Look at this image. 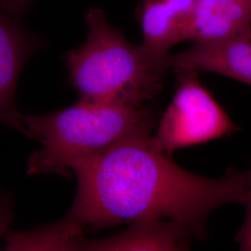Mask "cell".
<instances>
[{"label": "cell", "mask_w": 251, "mask_h": 251, "mask_svg": "<svg viewBox=\"0 0 251 251\" xmlns=\"http://www.w3.org/2000/svg\"><path fill=\"white\" fill-rule=\"evenodd\" d=\"M34 0H0V9L21 18L33 4Z\"/></svg>", "instance_id": "7c38bea8"}, {"label": "cell", "mask_w": 251, "mask_h": 251, "mask_svg": "<svg viewBox=\"0 0 251 251\" xmlns=\"http://www.w3.org/2000/svg\"><path fill=\"white\" fill-rule=\"evenodd\" d=\"M198 0H139L136 15L141 25L146 57L163 72L170 68V50L187 40Z\"/></svg>", "instance_id": "8992f818"}, {"label": "cell", "mask_w": 251, "mask_h": 251, "mask_svg": "<svg viewBox=\"0 0 251 251\" xmlns=\"http://www.w3.org/2000/svg\"><path fill=\"white\" fill-rule=\"evenodd\" d=\"M77 192L56 225L71 235L138 221L168 218L196 237L206 218L228 203L244 204L249 171L229 169L208 179L184 171L170 158L151 131L128 135L73 162Z\"/></svg>", "instance_id": "6da1fadb"}, {"label": "cell", "mask_w": 251, "mask_h": 251, "mask_svg": "<svg viewBox=\"0 0 251 251\" xmlns=\"http://www.w3.org/2000/svg\"><path fill=\"white\" fill-rule=\"evenodd\" d=\"M155 116L141 107L89 105L79 101L47 115L24 114L27 137L41 144V148L30 155L26 173L69 178L73 162L128 135L152 131Z\"/></svg>", "instance_id": "3957f363"}, {"label": "cell", "mask_w": 251, "mask_h": 251, "mask_svg": "<svg viewBox=\"0 0 251 251\" xmlns=\"http://www.w3.org/2000/svg\"><path fill=\"white\" fill-rule=\"evenodd\" d=\"M170 68L214 73L251 86V39L194 43L170 56Z\"/></svg>", "instance_id": "ba28073f"}, {"label": "cell", "mask_w": 251, "mask_h": 251, "mask_svg": "<svg viewBox=\"0 0 251 251\" xmlns=\"http://www.w3.org/2000/svg\"><path fill=\"white\" fill-rule=\"evenodd\" d=\"M195 236L186 227L162 219L133 223L123 233L92 240L83 233L69 244L67 251H184Z\"/></svg>", "instance_id": "52a82bcc"}, {"label": "cell", "mask_w": 251, "mask_h": 251, "mask_svg": "<svg viewBox=\"0 0 251 251\" xmlns=\"http://www.w3.org/2000/svg\"><path fill=\"white\" fill-rule=\"evenodd\" d=\"M14 218L13 197L0 191V239L7 237Z\"/></svg>", "instance_id": "8fae6325"}, {"label": "cell", "mask_w": 251, "mask_h": 251, "mask_svg": "<svg viewBox=\"0 0 251 251\" xmlns=\"http://www.w3.org/2000/svg\"><path fill=\"white\" fill-rule=\"evenodd\" d=\"M88 35L78 48L64 54L69 83L79 102L89 105L140 108L162 90L167 73L113 26L99 8L85 12Z\"/></svg>", "instance_id": "7a4b0ae2"}, {"label": "cell", "mask_w": 251, "mask_h": 251, "mask_svg": "<svg viewBox=\"0 0 251 251\" xmlns=\"http://www.w3.org/2000/svg\"><path fill=\"white\" fill-rule=\"evenodd\" d=\"M249 186L247 191V198L244 206L247 210V216L242 228L235 236V241L241 251H251V166L249 170Z\"/></svg>", "instance_id": "30bf717a"}, {"label": "cell", "mask_w": 251, "mask_h": 251, "mask_svg": "<svg viewBox=\"0 0 251 251\" xmlns=\"http://www.w3.org/2000/svg\"><path fill=\"white\" fill-rule=\"evenodd\" d=\"M175 71L177 90L154 137L164 152L171 155L179 148L206 144L239 130L198 80L197 71Z\"/></svg>", "instance_id": "277c9868"}, {"label": "cell", "mask_w": 251, "mask_h": 251, "mask_svg": "<svg viewBox=\"0 0 251 251\" xmlns=\"http://www.w3.org/2000/svg\"><path fill=\"white\" fill-rule=\"evenodd\" d=\"M251 39V0H198L187 40Z\"/></svg>", "instance_id": "9c48e42d"}, {"label": "cell", "mask_w": 251, "mask_h": 251, "mask_svg": "<svg viewBox=\"0 0 251 251\" xmlns=\"http://www.w3.org/2000/svg\"><path fill=\"white\" fill-rule=\"evenodd\" d=\"M44 45V39L19 17L0 9V123L26 137L24 114L15 103L16 90L25 65Z\"/></svg>", "instance_id": "5b68a950"}]
</instances>
